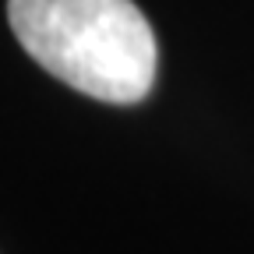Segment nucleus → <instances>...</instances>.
Returning <instances> with one entry per match:
<instances>
[{"label":"nucleus","mask_w":254,"mask_h":254,"mask_svg":"<svg viewBox=\"0 0 254 254\" xmlns=\"http://www.w3.org/2000/svg\"><path fill=\"white\" fill-rule=\"evenodd\" d=\"M7 21L25 53L81 95L131 106L155 85V32L134 0H7Z\"/></svg>","instance_id":"1"}]
</instances>
